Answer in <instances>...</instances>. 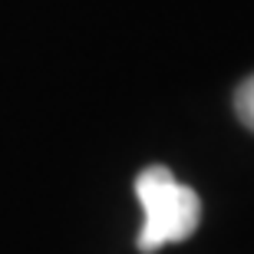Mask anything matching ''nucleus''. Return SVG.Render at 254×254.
I'll return each instance as SVG.
<instances>
[{"instance_id": "obj_1", "label": "nucleus", "mask_w": 254, "mask_h": 254, "mask_svg": "<svg viewBox=\"0 0 254 254\" xmlns=\"http://www.w3.org/2000/svg\"><path fill=\"white\" fill-rule=\"evenodd\" d=\"M135 195L145 211V225L135 241L142 254L179 245L201 225V198L195 195V189L182 185L165 165H149L135 179Z\"/></svg>"}, {"instance_id": "obj_2", "label": "nucleus", "mask_w": 254, "mask_h": 254, "mask_svg": "<svg viewBox=\"0 0 254 254\" xmlns=\"http://www.w3.org/2000/svg\"><path fill=\"white\" fill-rule=\"evenodd\" d=\"M235 109H238V119L254 132V76H248L245 83L238 86L235 93Z\"/></svg>"}]
</instances>
